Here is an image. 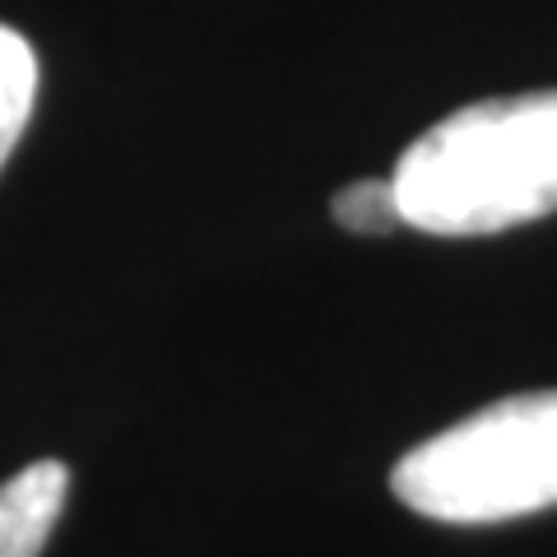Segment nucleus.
Instances as JSON below:
<instances>
[{
    "instance_id": "nucleus-3",
    "label": "nucleus",
    "mask_w": 557,
    "mask_h": 557,
    "mask_svg": "<svg viewBox=\"0 0 557 557\" xmlns=\"http://www.w3.org/2000/svg\"><path fill=\"white\" fill-rule=\"evenodd\" d=\"M70 493V469L38 460L0 483V557H42Z\"/></svg>"
},
{
    "instance_id": "nucleus-2",
    "label": "nucleus",
    "mask_w": 557,
    "mask_h": 557,
    "mask_svg": "<svg viewBox=\"0 0 557 557\" xmlns=\"http://www.w3.org/2000/svg\"><path fill=\"white\" fill-rule=\"evenodd\" d=\"M391 493L446 525H497L557 507V391L507 395L418 442Z\"/></svg>"
},
{
    "instance_id": "nucleus-1",
    "label": "nucleus",
    "mask_w": 557,
    "mask_h": 557,
    "mask_svg": "<svg viewBox=\"0 0 557 557\" xmlns=\"http://www.w3.org/2000/svg\"><path fill=\"white\" fill-rule=\"evenodd\" d=\"M399 214L432 237H483L557 209V89L450 112L399 153Z\"/></svg>"
},
{
    "instance_id": "nucleus-5",
    "label": "nucleus",
    "mask_w": 557,
    "mask_h": 557,
    "mask_svg": "<svg viewBox=\"0 0 557 557\" xmlns=\"http://www.w3.org/2000/svg\"><path fill=\"white\" fill-rule=\"evenodd\" d=\"M330 209H335V219L344 223L348 233H395L399 223H405L391 177H386V182H381V177L348 182Z\"/></svg>"
},
{
    "instance_id": "nucleus-4",
    "label": "nucleus",
    "mask_w": 557,
    "mask_h": 557,
    "mask_svg": "<svg viewBox=\"0 0 557 557\" xmlns=\"http://www.w3.org/2000/svg\"><path fill=\"white\" fill-rule=\"evenodd\" d=\"M33 98H38V57H33L28 38L0 24V168L28 126Z\"/></svg>"
}]
</instances>
